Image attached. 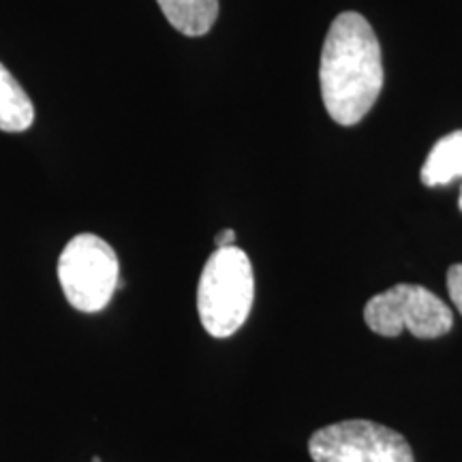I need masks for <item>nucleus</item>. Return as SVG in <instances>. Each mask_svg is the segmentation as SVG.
I'll list each match as a JSON object with an SVG mask.
<instances>
[{
	"mask_svg": "<svg viewBox=\"0 0 462 462\" xmlns=\"http://www.w3.org/2000/svg\"><path fill=\"white\" fill-rule=\"evenodd\" d=\"M167 22L187 37H204L218 17V0H157Z\"/></svg>",
	"mask_w": 462,
	"mask_h": 462,
	"instance_id": "nucleus-6",
	"label": "nucleus"
},
{
	"mask_svg": "<svg viewBox=\"0 0 462 462\" xmlns=\"http://www.w3.org/2000/svg\"><path fill=\"white\" fill-rule=\"evenodd\" d=\"M92 462H103V460L99 458V456H95V458H92Z\"/></svg>",
	"mask_w": 462,
	"mask_h": 462,
	"instance_id": "nucleus-11",
	"label": "nucleus"
},
{
	"mask_svg": "<svg viewBox=\"0 0 462 462\" xmlns=\"http://www.w3.org/2000/svg\"><path fill=\"white\" fill-rule=\"evenodd\" d=\"M217 248H227V246H234L236 242V231L234 229H223L217 234Z\"/></svg>",
	"mask_w": 462,
	"mask_h": 462,
	"instance_id": "nucleus-10",
	"label": "nucleus"
},
{
	"mask_svg": "<svg viewBox=\"0 0 462 462\" xmlns=\"http://www.w3.org/2000/svg\"><path fill=\"white\" fill-rule=\"evenodd\" d=\"M34 123V106L26 90L0 62V131L22 133Z\"/></svg>",
	"mask_w": 462,
	"mask_h": 462,
	"instance_id": "nucleus-8",
	"label": "nucleus"
},
{
	"mask_svg": "<svg viewBox=\"0 0 462 462\" xmlns=\"http://www.w3.org/2000/svg\"><path fill=\"white\" fill-rule=\"evenodd\" d=\"M458 178H462V131H454L432 146L421 167V182L426 187H446Z\"/></svg>",
	"mask_w": 462,
	"mask_h": 462,
	"instance_id": "nucleus-7",
	"label": "nucleus"
},
{
	"mask_svg": "<svg viewBox=\"0 0 462 462\" xmlns=\"http://www.w3.org/2000/svg\"><path fill=\"white\" fill-rule=\"evenodd\" d=\"M448 291L458 313L462 315V263H454L448 270Z\"/></svg>",
	"mask_w": 462,
	"mask_h": 462,
	"instance_id": "nucleus-9",
	"label": "nucleus"
},
{
	"mask_svg": "<svg viewBox=\"0 0 462 462\" xmlns=\"http://www.w3.org/2000/svg\"><path fill=\"white\" fill-rule=\"evenodd\" d=\"M458 206H460V212H462V190H460V204Z\"/></svg>",
	"mask_w": 462,
	"mask_h": 462,
	"instance_id": "nucleus-12",
	"label": "nucleus"
},
{
	"mask_svg": "<svg viewBox=\"0 0 462 462\" xmlns=\"http://www.w3.org/2000/svg\"><path fill=\"white\" fill-rule=\"evenodd\" d=\"M255 300V274L242 248H217L199 276L201 326L215 338H227L245 326Z\"/></svg>",
	"mask_w": 462,
	"mask_h": 462,
	"instance_id": "nucleus-2",
	"label": "nucleus"
},
{
	"mask_svg": "<svg viewBox=\"0 0 462 462\" xmlns=\"http://www.w3.org/2000/svg\"><path fill=\"white\" fill-rule=\"evenodd\" d=\"M364 321L379 337H398L409 330L415 338H441L452 330L454 315L446 302L426 287L394 285L368 300Z\"/></svg>",
	"mask_w": 462,
	"mask_h": 462,
	"instance_id": "nucleus-4",
	"label": "nucleus"
},
{
	"mask_svg": "<svg viewBox=\"0 0 462 462\" xmlns=\"http://www.w3.org/2000/svg\"><path fill=\"white\" fill-rule=\"evenodd\" d=\"M315 462H415L401 432L368 420L323 426L309 441Z\"/></svg>",
	"mask_w": 462,
	"mask_h": 462,
	"instance_id": "nucleus-5",
	"label": "nucleus"
},
{
	"mask_svg": "<svg viewBox=\"0 0 462 462\" xmlns=\"http://www.w3.org/2000/svg\"><path fill=\"white\" fill-rule=\"evenodd\" d=\"M58 281L75 310L99 313L118 287V255L99 236H75L58 259Z\"/></svg>",
	"mask_w": 462,
	"mask_h": 462,
	"instance_id": "nucleus-3",
	"label": "nucleus"
},
{
	"mask_svg": "<svg viewBox=\"0 0 462 462\" xmlns=\"http://www.w3.org/2000/svg\"><path fill=\"white\" fill-rule=\"evenodd\" d=\"M323 106L334 123L351 126L371 112L383 88L381 48L373 26L356 11L337 15L321 50Z\"/></svg>",
	"mask_w": 462,
	"mask_h": 462,
	"instance_id": "nucleus-1",
	"label": "nucleus"
}]
</instances>
